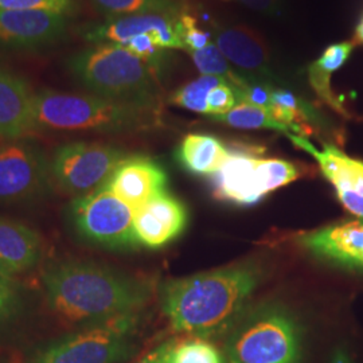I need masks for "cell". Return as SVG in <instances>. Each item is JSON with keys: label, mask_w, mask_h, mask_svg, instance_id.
<instances>
[{"label": "cell", "mask_w": 363, "mask_h": 363, "mask_svg": "<svg viewBox=\"0 0 363 363\" xmlns=\"http://www.w3.org/2000/svg\"><path fill=\"white\" fill-rule=\"evenodd\" d=\"M228 155L229 148L218 138L202 133L186 135L175 152L182 169L199 177L216 174Z\"/></svg>", "instance_id": "20"}, {"label": "cell", "mask_w": 363, "mask_h": 363, "mask_svg": "<svg viewBox=\"0 0 363 363\" xmlns=\"http://www.w3.org/2000/svg\"><path fill=\"white\" fill-rule=\"evenodd\" d=\"M21 307L22 300L15 283H0V327L13 322Z\"/></svg>", "instance_id": "31"}, {"label": "cell", "mask_w": 363, "mask_h": 363, "mask_svg": "<svg viewBox=\"0 0 363 363\" xmlns=\"http://www.w3.org/2000/svg\"><path fill=\"white\" fill-rule=\"evenodd\" d=\"M261 187L265 195L272 193L274 190L284 187L292 182L298 181L303 177V171L298 164L277 157H261L257 162Z\"/></svg>", "instance_id": "25"}, {"label": "cell", "mask_w": 363, "mask_h": 363, "mask_svg": "<svg viewBox=\"0 0 363 363\" xmlns=\"http://www.w3.org/2000/svg\"><path fill=\"white\" fill-rule=\"evenodd\" d=\"M135 211L103 186L76 196L67 208V220L78 237L108 250H133L140 247L133 226Z\"/></svg>", "instance_id": "7"}, {"label": "cell", "mask_w": 363, "mask_h": 363, "mask_svg": "<svg viewBox=\"0 0 363 363\" xmlns=\"http://www.w3.org/2000/svg\"><path fill=\"white\" fill-rule=\"evenodd\" d=\"M140 313L78 327L34 349L26 363L127 362L139 351Z\"/></svg>", "instance_id": "6"}, {"label": "cell", "mask_w": 363, "mask_h": 363, "mask_svg": "<svg viewBox=\"0 0 363 363\" xmlns=\"http://www.w3.org/2000/svg\"><path fill=\"white\" fill-rule=\"evenodd\" d=\"M89 3L104 19L145 13H184L178 0H89Z\"/></svg>", "instance_id": "22"}, {"label": "cell", "mask_w": 363, "mask_h": 363, "mask_svg": "<svg viewBox=\"0 0 363 363\" xmlns=\"http://www.w3.org/2000/svg\"><path fill=\"white\" fill-rule=\"evenodd\" d=\"M42 284L55 318L77 328L140 313L152 296L150 281L89 259L52 262L43 271Z\"/></svg>", "instance_id": "1"}, {"label": "cell", "mask_w": 363, "mask_h": 363, "mask_svg": "<svg viewBox=\"0 0 363 363\" xmlns=\"http://www.w3.org/2000/svg\"><path fill=\"white\" fill-rule=\"evenodd\" d=\"M354 46V42H340L337 45H331L315 62L308 66V81L312 89L325 104L337 111L342 116H349V113L331 89V77L347 62Z\"/></svg>", "instance_id": "21"}, {"label": "cell", "mask_w": 363, "mask_h": 363, "mask_svg": "<svg viewBox=\"0 0 363 363\" xmlns=\"http://www.w3.org/2000/svg\"><path fill=\"white\" fill-rule=\"evenodd\" d=\"M128 155L123 148L109 144H62L50 159L52 179L70 194H89L103 187L118 163Z\"/></svg>", "instance_id": "8"}, {"label": "cell", "mask_w": 363, "mask_h": 363, "mask_svg": "<svg viewBox=\"0 0 363 363\" xmlns=\"http://www.w3.org/2000/svg\"><path fill=\"white\" fill-rule=\"evenodd\" d=\"M34 93L25 78L0 64V139H25L38 130Z\"/></svg>", "instance_id": "17"}, {"label": "cell", "mask_w": 363, "mask_h": 363, "mask_svg": "<svg viewBox=\"0 0 363 363\" xmlns=\"http://www.w3.org/2000/svg\"><path fill=\"white\" fill-rule=\"evenodd\" d=\"M189 54L191 55L194 65L201 74L225 78L233 86L234 91L242 84V77L229 65V61L225 58L214 42L201 50Z\"/></svg>", "instance_id": "26"}, {"label": "cell", "mask_w": 363, "mask_h": 363, "mask_svg": "<svg viewBox=\"0 0 363 363\" xmlns=\"http://www.w3.org/2000/svg\"><path fill=\"white\" fill-rule=\"evenodd\" d=\"M247 7L261 11V13H273L279 9V0H241Z\"/></svg>", "instance_id": "33"}, {"label": "cell", "mask_w": 363, "mask_h": 363, "mask_svg": "<svg viewBox=\"0 0 363 363\" xmlns=\"http://www.w3.org/2000/svg\"><path fill=\"white\" fill-rule=\"evenodd\" d=\"M105 186L133 211L167 191L169 175L151 156H125L112 172Z\"/></svg>", "instance_id": "14"}, {"label": "cell", "mask_w": 363, "mask_h": 363, "mask_svg": "<svg viewBox=\"0 0 363 363\" xmlns=\"http://www.w3.org/2000/svg\"><path fill=\"white\" fill-rule=\"evenodd\" d=\"M42 257L39 234L16 220L0 218V259L13 272H26Z\"/></svg>", "instance_id": "19"}, {"label": "cell", "mask_w": 363, "mask_h": 363, "mask_svg": "<svg viewBox=\"0 0 363 363\" xmlns=\"http://www.w3.org/2000/svg\"><path fill=\"white\" fill-rule=\"evenodd\" d=\"M210 118L213 121H217L238 130H277L284 133L286 136L292 133V130L284 124L279 123L267 109L249 104V103H244V101H240L228 113L218 115V116H210Z\"/></svg>", "instance_id": "23"}, {"label": "cell", "mask_w": 363, "mask_h": 363, "mask_svg": "<svg viewBox=\"0 0 363 363\" xmlns=\"http://www.w3.org/2000/svg\"><path fill=\"white\" fill-rule=\"evenodd\" d=\"M186 206L174 195L162 193L135 211L133 226L140 247L162 249L181 237L187 226Z\"/></svg>", "instance_id": "15"}, {"label": "cell", "mask_w": 363, "mask_h": 363, "mask_svg": "<svg viewBox=\"0 0 363 363\" xmlns=\"http://www.w3.org/2000/svg\"><path fill=\"white\" fill-rule=\"evenodd\" d=\"M238 104V97L233 86L225 81L210 91L208 99V116H218L228 113Z\"/></svg>", "instance_id": "30"}, {"label": "cell", "mask_w": 363, "mask_h": 363, "mask_svg": "<svg viewBox=\"0 0 363 363\" xmlns=\"http://www.w3.org/2000/svg\"><path fill=\"white\" fill-rule=\"evenodd\" d=\"M181 13H145L104 19L78 28L81 38L91 45L115 43L124 45L138 35L151 34L160 48L166 50H183L179 34Z\"/></svg>", "instance_id": "10"}, {"label": "cell", "mask_w": 363, "mask_h": 363, "mask_svg": "<svg viewBox=\"0 0 363 363\" xmlns=\"http://www.w3.org/2000/svg\"><path fill=\"white\" fill-rule=\"evenodd\" d=\"M175 342H177L175 339H169L160 343L159 346H156L155 349L148 351L135 363H169V355L174 349Z\"/></svg>", "instance_id": "32"}, {"label": "cell", "mask_w": 363, "mask_h": 363, "mask_svg": "<svg viewBox=\"0 0 363 363\" xmlns=\"http://www.w3.org/2000/svg\"><path fill=\"white\" fill-rule=\"evenodd\" d=\"M66 67L78 85L93 96L162 109L159 72L115 43H97L69 57Z\"/></svg>", "instance_id": "3"}, {"label": "cell", "mask_w": 363, "mask_h": 363, "mask_svg": "<svg viewBox=\"0 0 363 363\" xmlns=\"http://www.w3.org/2000/svg\"><path fill=\"white\" fill-rule=\"evenodd\" d=\"M214 38L225 58L238 67L241 77L271 85L268 79L274 74L269 52L256 33L242 26L216 27Z\"/></svg>", "instance_id": "18"}, {"label": "cell", "mask_w": 363, "mask_h": 363, "mask_svg": "<svg viewBox=\"0 0 363 363\" xmlns=\"http://www.w3.org/2000/svg\"><path fill=\"white\" fill-rule=\"evenodd\" d=\"M301 247L318 259L363 271V220H345L300 237Z\"/></svg>", "instance_id": "16"}, {"label": "cell", "mask_w": 363, "mask_h": 363, "mask_svg": "<svg viewBox=\"0 0 363 363\" xmlns=\"http://www.w3.org/2000/svg\"><path fill=\"white\" fill-rule=\"evenodd\" d=\"M50 159L28 138L0 144V202L30 201L52 182Z\"/></svg>", "instance_id": "9"}, {"label": "cell", "mask_w": 363, "mask_h": 363, "mask_svg": "<svg viewBox=\"0 0 363 363\" xmlns=\"http://www.w3.org/2000/svg\"><path fill=\"white\" fill-rule=\"evenodd\" d=\"M288 139L298 148L316 159L320 171L334 186L337 199L351 214L363 220V162L346 155L339 148L325 144L316 148L304 136L288 135Z\"/></svg>", "instance_id": "12"}, {"label": "cell", "mask_w": 363, "mask_h": 363, "mask_svg": "<svg viewBox=\"0 0 363 363\" xmlns=\"http://www.w3.org/2000/svg\"><path fill=\"white\" fill-rule=\"evenodd\" d=\"M225 81V78L218 76L202 74L201 77L187 82L179 89L171 93L169 103L195 113L208 115V94L216 86H218Z\"/></svg>", "instance_id": "24"}, {"label": "cell", "mask_w": 363, "mask_h": 363, "mask_svg": "<svg viewBox=\"0 0 363 363\" xmlns=\"http://www.w3.org/2000/svg\"><path fill=\"white\" fill-rule=\"evenodd\" d=\"M179 34H181L184 52H196L211 43V35L208 34V31L198 27L196 19L193 18L190 13H181Z\"/></svg>", "instance_id": "29"}, {"label": "cell", "mask_w": 363, "mask_h": 363, "mask_svg": "<svg viewBox=\"0 0 363 363\" xmlns=\"http://www.w3.org/2000/svg\"><path fill=\"white\" fill-rule=\"evenodd\" d=\"M34 117L38 130L105 135L140 133L162 125V109L49 89L34 93Z\"/></svg>", "instance_id": "4"}, {"label": "cell", "mask_w": 363, "mask_h": 363, "mask_svg": "<svg viewBox=\"0 0 363 363\" xmlns=\"http://www.w3.org/2000/svg\"><path fill=\"white\" fill-rule=\"evenodd\" d=\"M15 274L16 273L0 259V283H13Z\"/></svg>", "instance_id": "35"}, {"label": "cell", "mask_w": 363, "mask_h": 363, "mask_svg": "<svg viewBox=\"0 0 363 363\" xmlns=\"http://www.w3.org/2000/svg\"><path fill=\"white\" fill-rule=\"evenodd\" d=\"M169 363H226V359L208 339L191 337L175 342Z\"/></svg>", "instance_id": "27"}, {"label": "cell", "mask_w": 363, "mask_h": 363, "mask_svg": "<svg viewBox=\"0 0 363 363\" xmlns=\"http://www.w3.org/2000/svg\"><path fill=\"white\" fill-rule=\"evenodd\" d=\"M354 45H363V16L359 22V25L355 28V35H354Z\"/></svg>", "instance_id": "36"}, {"label": "cell", "mask_w": 363, "mask_h": 363, "mask_svg": "<svg viewBox=\"0 0 363 363\" xmlns=\"http://www.w3.org/2000/svg\"><path fill=\"white\" fill-rule=\"evenodd\" d=\"M0 10L46 11L72 16L77 13V0H0Z\"/></svg>", "instance_id": "28"}, {"label": "cell", "mask_w": 363, "mask_h": 363, "mask_svg": "<svg viewBox=\"0 0 363 363\" xmlns=\"http://www.w3.org/2000/svg\"><path fill=\"white\" fill-rule=\"evenodd\" d=\"M70 16L46 11L0 10V48L35 52L65 38Z\"/></svg>", "instance_id": "11"}, {"label": "cell", "mask_w": 363, "mask_h": 363, "mask_svg": "<svg viewBox=\"0 0 363 363\" xmlns=\"http://www.w3.org/2000/svg\"><path fill=\"white\" fill-rule=\"evenodd\" d=\"M259 150L252 147L229 148L223 164L210 177L214 196L235 206L257 205L267 196L259 181Z\"/></svg>", "instance_id": "13"}, {"label": "cell", "mask_w": 363, "mask_h": 363, "mask_svg": "<svg viewBox=\"0 0 363 363\" xmlns=\"http://www.w3.org/2000/svg\"><path fill=\"white\" fill-rule=\"evenodd\" d=\"M262 274L259 264L247 261L171 279L159 289L162 311L179 334L208 340L228 335L247 311Z\"/></svg>", "instance_id": "2"}, {"label": "cell", "mask_w": 363, "mask_h": 363, "mask_svg": "<svg viewBox=\"0 0 363 363\" xmlns=\"http://www.w3.org/2000/svg\"><path fill=\"white\" fill-rule=\"evenodd\" d=\"M228 363H301L303 330L284 306L265 303L244 312L226 335Z\"/></svg>", "instance_id": "5"}, {"label": "cell", "mask_w": 363, "mask_h": 363, "mask_svg": "<svg viewBox=\"0 0 363 363\" xmlns=\"http://www.w3.org/2000/svg\"><path fill=\"white\" fill-rule=\"evenodd\" d=\"M330 363H354L351 359L350 354L347 349L345 347H337V350L334 351Z\"/></svg>", "instance_id": "34"}]
</instances>
